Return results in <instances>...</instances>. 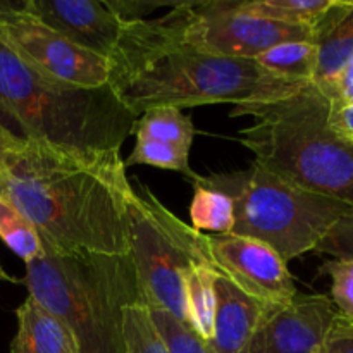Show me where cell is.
I'll return each mask as SVG.
<instances>
[{
	"mask_svg": "<svg viewBox=\"0 0 353 353\" xmlns=\"http://www.w3.org/2000/svg\"><path fill=\"white\" fill-rule=\"evenodd\" d=\"M17 331L10 353H79V343L71 327L26 296L17 307Z\"/></svg>",
	"mask_w": 353,
	"mask_h": 353,
	"instance_id": "9a60e30c",
	"label": "cell"
},
{
	"mask_svg": "<svg viewBox=\"0 0 353 353\" xmlns=\"http://www.w3.org/2000/svg\"><path fill=\"white\" fill-rule=\"evenodd\" d=\"M331 278V300L338 314L353 321V259H331L319 268Z\"/></svg>",
	"mask_w": 353,
	"mask_h": 353,
	"instance_id": "d4e9b609",
	"label": "cell"
},
{
	"mask_svg": "<svg viewBox=\"0 0 353 353\" xmlns=\"http://www.w3.org/2000/svg\"><path fill=\"white\" fill-rule=\"evenodd\" d=\"M255 62L279 78L312 83L317 65V47L312 41H286L265 50Z\"/></svg>",
	"mask_w": 353,
	"mask_h": 353,
	"instance_id": "d6986e66",
	"label": "cell"
},
{
	"mask_svg": "<svg viewBox=\"0 0 353 353\" xmlns=\"http://www.w3.org/2000/svg\"><path fill=\"white\" fill-rule=\"evenodd\" d=\"M137 116L109 85L81 88L31 68L0 37V126L21 145L117 155Z\"/></svg>",
	"mask_w": 353,
	"mask_h": 353,
	"instance_id": "3957f363",
	"label": "cell"
},
{
	"mask_svg": "<svg viewBox=\"0 0 353 353\" xmlns=\"http://www.w3.org/2000/svg\"><path fill=\"white\" fill-rule=\"evenodd\" d=\"M134 147L128 159L124 161V168L130 165H152V168L176 171L188 176L192 181L199 179V174L190 165V150L178 147V145L162 143V141L148 140V138L134 137Z\"/></svg>",
	"mask_w": 353,
	"mask_h": 353,
	"instance_id": "7402d4cb",
	"label": "cell"
},
{
	"mask_svg": "<svg viewBox=\"0 0 353 353\" xmlns=\"http://www.w3.org/2000/svg\"><path fill=\"white\" fill-rule=\"evenodd\" d=\"M327 126L336 137L353 145V103L327 99Z\"/></svg>",
	"mask_w": 353,
	"mask_h": 353,
	"instance_id": "83f0119b",
	"label": "cell"
},
{
	"mask_svg": "<svg viewBox=\"0 0 353 353\" xmlns=\"http://www.w3.org/2000/svg\"><path fill=\"white\" fill-rule=\"evenodd\" d=\"M24 9L0 16V37L23 61L68 85L81 88L107 85V59L71 43Z\"/></svg>",
	"mask_w": 353,
	"mask_h": 353,
	"instance_id": "9c48e42d",
	"label": "cell"
},
{
	"mask_svg": "<svg viewBox=\"0 0 353 353\" xmlns=\"http://www.w3.org/2000/svg\"><path fill=\"white\" fill-rule=\"evenodd\" d=\"M124 345L126 353H169L143 305L124 310Z\"/></svg>",
	"mask_w": 353,
	"mask_h": 353,
	"instance_id": "cb8c5ba5",
	"label": "cell"
},
{
	"mask_svg": "<svg viewBox=\"0 0 353 353\" xmlns=\"http://www.w3.org/2000/svg\"><path fill=\"white\" fill-rule=\"evenodd\" d=\"M24 7H26V0H23V2H6V0H0V16L12 12V10H21Z\"/></svg>",
	"mask_w": 353,
	"mask_h": 353,
	"instance_id": "d6a6232c",
	"label": "cell"
},
{
	"mask_svg": "<svg viewBox=\"0 0 353 353\" xmlns=\"http://www.w3.org/2000/svg\"><path fill=\"white\" fill-rule=\"evenodd\" d=\"M317 353H323V350H321V352H317Z\"/></svg>",
	"mask_w": 353,
	"mask_h": 353,
	"instance_id": "d590c367",
	"label": "cell"
},
{
	"mask_svg": "<svg viewBox=\"0 0 353 353\" xmlns=\"http://www.w3.org/2000/svg\"><path fill=\"white\" fill-rule=\"evenodd\" d=\"M334 0H234L238 10L276 23L314 28Z\"/></svg>",
	"mask_w": 353,
	"mask_h": 353,
	"instance_id": "ac0fdd59",
	"label": "cell"
},
{
	"mask_svg": "<svg viewBox=\"0 0 353 353\" xmlns=\"http://www.w3.org/2000/svg\"><path fill=\"white\" fill-rule=\"evenodd\" d=\"M217 278L219 274L210 268H193L185 276L186 323L205 343L214 334Z\"/></svg>",
	"mask_w": 353,
	"mask_h": 353,
	"instance_id": "2e32d148",
	"label": "cell"
},
{
	"mask_svg": "<svg viewBox=\"0 0 353 353\" xmlns=\"http://www.w3.org/2000/svg\"><path fill=\"white\" fill-rule=\"evenodd\" d=\"M0 240L14 252L24 264L45 254L41 238L33 224L6 199L0 196Z\"/></svg>",
	"mask_w": 353,
	"mask_h": 353,
	"instance_id": "44dd1931",
	"label": "cell"
},
{
	"mask_svg": "<svg viewBox=\"0 0 353 353\" xmlns=\"http://www.w3.org/2000/svg\"><path fill=\"white\" fill-rule=\"evenodd\" d=\"M323 353H353V338L330 331Z\"/></svg>",
	"mask_w": 353,
	"mask_h": 353,
	"instance_id": "f546056e",
	"label": "cell"
},
{
	"mask_svg": "<svg viewBox=\"0 0 353 353\" xmlns=\"http://www.w3.org/2000/svg\"><path fill=\"white\" fill-rule=\"evenodd\" d=\"M234 202L231 234L261 240L286 262L314 252L331 228L352 212L340 200L303 190L254 162L245 171L202 176Z\"/></svg>",
	"mask_w": 353,
	"mask_h": 353,
	"instance_id": "8992f818",
	"label": "cell"
},
{
	"mask_svg": "<svg viewBox=\"0 0 353 353\" xmlns=\"http://www.w3.org/2000/svg\"><path fill=\"white\" fill-rule=\"evenodd\" d=\"M317 65L312 83L323 86L336 78L353 59V2L334 0L314 26Z\"/></svg>",
	"mask_w": 353,
	"mask_h": 353,
	"instance_id": "5bb4252c",
	"label": "cell"
},
{
	"mask_svg": "<svg viewBox=\"0 0 353 353\" xmlns=\"http://www.w3.org/2000/svg\"><path fill=\"white\" fill-rule=\"evenodd\" d=\"M183 0L165 16L123 26L109 57V81L119 102L140 117L154 107L268 102L299 92L296 83L248 59L207 54L185 40L188 9Z\"/></svg>",
	"mask_w": 353,
	"mask_h": 353,
	"instance_id": "7a4b0ae2",
	"label": "cell"
},
{
	"mask_svg": "<svg viewBox=\"0 0 353 353\" xmlns=\"http://www.w3.org/2000/svg\"><path fill=\"white\" fill-rule=\"evenodd\" d=\"M0 281H7V283H21L19 279L12 278V276H10L9 272H7L6 269L2 268V264H0Z\"/></svg>",
	"mask_w": 353,
	"mask_h": 353,
	"instance_id": "836d02e7",
	"label": "cell"
},
{
	"mask_svg": "<svg viewBox=\"0 0 353 353\" xmlns=\"http://www.w3.org/2000/svg\"><path fill=\"white\" fill-rule=\"evenodd\" d=\"M338 310L327 295H296L265 307L247 353H317L324 348Z\"/></svg>",
	"mask_w": 353,
	"mask_h": 353,
	"instance_id": "8fae6325",
	"label": "cell"
},
{
	"mask_svg": "<svg viewBox=\"0 0 353 353\" xmlns=\"http://www.w3.org/2000/svg\"><path fill=\"white\" fill-rule=\"evenodd\" d=\"M331 331H333V333H338V334H343V336L353 338V321L347 319V317H343L338 314L336 319H334V323H333V327H331Z\"/></svg>",
	"mask_w": 353,
	"mask_h": 353,
	"instance_id": "1f68e13d",
	"label": "cell"
},
{
	"mask_svg": "<svg viewBox=\"0 0 353 353\" xmlns=\"http://www.w3.org/2000/svg\"><path fill=\"white\" fill-rule=\"evenodd\" d=\"M209 250L221 278L265 307L285 305L296 292L288 262L268 243L238 234H207Z\"/></svg>",
	"mask_w": 353,
	"mask_h": 353,
	"instance_id": "30bf717a",
	"label": "cell"
},
{
	"mask_svg": "<svg viewBox=\"0 0 353 353\" xmlns=\"http://www.w3.org/2000/svg\"><path fill=\"white\" fill-rule=\"evenodd\" d=\"M250 116L240 143L257 164L303 190L353 207V145L327 126V99L314 83L288 97L234 105Z\"/></svg>",
	"mask_w": 353,
	"mask_h": 353,
	"instance_id": "277c9868",
	"label": "cell"
},
{
	"mask_svg": "<svg viewBox=\"0 0 353 353\" xmlns=\"http://www.w3.org/2000/svg\"><path fill=\"white\" fill-rule=\"evenodd\" d=\"M193 183L190 221L193 230L216 234H231L234 228V202L230 195L203 183L202 176Z\"/></svg>",
	"mask_w": 353,
	"mask_h": 353,
	"instance_id": "e0dca14e",
	"label": "cell"
},
{
	"mask_svg": "<svg viewBox=\"0 0 353 353\" xmlns=\"http://www.w3.org/2000/svg\"><path fill=\"white\" fill-rule=\"evenodd\" d=\"M3 196L30 221L45 248L61 255L131 254L121 154L79 155L23 145L2 168Z\"/></svg>",
	"mask_w": 353,
	"mask_h": 353,
	"instance_id": "6da1fadb",
	"label": "cell"
},
{
	"mask_svg": "<svg viewBox=\"0 0 353 353\" xmlns=\"http://www.w3.org/2000/svg\"><path fill=\"white\" fill-rule=\"evenodd\" d=\"M103 3L123 24L148 19V14L159 7L168 6L172 9L178 6V2H159V0H103Z\"/></svg>",
	"mask_w": 353,
	"mask_h": 353,
	"instance_id": "4316f807",
	"label": "cell"
},
{
	"mask_svg": "<svg viewBox=\"0 0 353 353\" xmlns=\"http://www.w3.org/2000/svg\"><path fill=\"white\" fill-rule=\"evenodd\" d=\"M183 34L190 45L207 54L248 61L286 41L314 43V28L250 16L236 9L234 0H193Z\"/></svg>",
	"mask_w": 353,
	"mask_h": 353,
	"instance_id": "ba28073f",
	"label": "cell"
},
{
	"mask_svg": "<svg viewBox=\"0 0 353 353\" xmlns=\"http://www.w3.org/2000/svg\"><path fill=\"white\" fill-rule=\"evenodd\" d=\"M24 10L71 43L107 61L124 26L103 0H26Z\"/></svg>",
	"mask_w": 353,
	"mask_h": 353,
	"instance_id": "7c38bea8",
	"label": "cell"
},
{
	"mask_svg": "<svg viewBox=\"0 0 353 353\" xmlns=\"http://www.w3.org/2000/svg\"><path fill=\"white\" fill-rule=\"evenodd\" d=\"M134 137L178 145L192 150L195 126L188 114L176 107H154L141 114L133 130Z\"/></svg>",
	"mask_w": 353,
	"mask_h": 353,
	"instance_id": "ffe728a7",
	"label": "cell"
},
{
	"mask_svg": "<svg viewBox=\"0 0 353 353\" xmlns=\"http://www.w3.org/2000/svg\"><path fill=\"white\" fill-rule=\"evenodd\" d=\"M317 88L326 95V99L353 103V59L336 78Z\"/></svg>",
	"mask_w": 353,
	"mask_h": 353,
	"instance_id": "f1b7e54d",
	"label": "cell"
},
{
	"mask_svg": "<svg viewBox=\"0 0 353 353\" xmlns=\"http://www.w3.org/2000/svg\"><path fill=\"white\" fill-rule=\"evenodd\" d=\"M265 305L245 295L226 278L216 281V316L210 353H247Z\"/></svg>",
	"mask_w": 353,
	"mask_h": 353,
	"instance_id": "4fadbf2b",
	"label": "cell"
},
{
	"mask_svg": "<svg viewBox=\"0 0 353 353\" xmlns=\"http://www.w3.org/2000/svg\"><path fill=\"white\" fill-rule=\"evenodd\" d=\"M21 147H23V145L17 143V141L14 140V138L10 137L2 126H0V169H2L3 164H6L7 157H9L12 152L19 150Z\"/></svg>",
	"mask_w": 353,
	"mask_h": 353,
	"instance_id": "4dcf8cb0",
	"label": "cell"
},
{
	"mask_svg": "<svg viewBox=\"0 0 353 353\" xmlns=\"http://www.w3.org/2000/svg\"><path fill=\"white\" fill-rule=\"evenodd\" d=\"M145 309L169 353H210L205 341L168 310L157 307H145Z\"/></svg>",
	"mask_w": 353,
	"mask_h": 353,
	"instance_id": "603a6c76",
	"label": "cell"
},
{
	"mask_svg": "<svg viewBox=\"0 0 353 353\" xmlns=\"http://www.w3.org/2000/svg\"><path fill=\"white\" fill-rule=\"evenodd\" d=\"M314 252L333 259H353V210L331 228Z\"/></svg>",
	"mask_w": 353,
	"mask_h": 353,
	"instance_id": "484cf974",
	"label": "cell"
},
{
	"mask_svg": "<svg viewBox=\"0 0 353 353\" xmlns=\"http://www.w3.org/2000/svg\"><path fill=\"white\" fill-rule=\"evenodd\" d=\"M23 283L28 296L71 327L79 353H126L124 310L143 305L131 254L61 255L45 248L26 264Z\"/></svg>",
	"mask_w": 353,
	"mask_h": 353,
	"instance_id": "5b68a950",
	"label": "cell"
},
{
	"mask_svg": "<svg viewBox=\"0 0 353 353\" xmlns=\"http://www.w3.org/2000/svg\"><path fill=\"white\" fill-rule=\"evenodd\" d=\"M3 190H6V179H3V172L0 169V196L3 195Z\"/></svg>",
	"mask_w": 353,
	"mask_h": 353,
	"instance_id": "e575fe53",
	"label": "cell"
},
{
	"mask_svg": "<svg viewBox=\"0 0 353 353\" xmlns=\"http://www.w3.org/2000/svg\"><path fill=\"white\" fill-rule=\"evenodd\" d=\"M126 205L131 257L137 269L143 307L168 310L188 326L185 276L193 268H210L217 272L207 234L176 217L140 181H130Z\"/></svg>",
	"mask_w": 353,
	"mask_h": 353,
	"instance_id": "52a82bcc",
	"label": "cell"
}]
</instances>
